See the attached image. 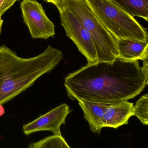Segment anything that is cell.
<instances>
[{"label":"cell","mask_w":148,"mask_h":148,"mask_svg":"<svg viewBox=\"0 0 148 148\" xmlns=\"http://www.w3.org/2000/svg\"><path fill=\"white\" fill-rule=\"evenodd\" d=\"M3 21L1 18H0V34L1 32V29H2V25H3Z\"/></svg>","instance_id":"cell-17"},{"label":"cell","mask_w":148,"mask_h":148,"mask_svg":"<svg viewBox=\"0 0 148 148\" xmlns=\"http://www.w3.org/2000/svg\"><path fill=\"white\" fill-rule=\"evenodd\" d=\"M133 103L128 101L111 104L105 112L102 119L103 128L117 129L128 124L133 115Z\"/></svg>","instance_id":"cell-8"},{"label":"cell","mask_w":148,"mask_h":148,"mask_svg":"<svg viewBox=\"0 0 148 148\" xmlns=\"http://www.w3.org/2000/svg\"><path fill=\"white\" fill-rule=\"evenodd\" d=\"M71 112L70 107L63 103L41 115L32 122L24 125L23 131L28 136L38 132H51L54 135H62L60 127L65 124L66 119Z\"/></svg>","instance_id":"cell-7"},{"label":"cell","mask_w":148,"mask_h":148,"mask_svg":"<svg viewBox=\"0 0 148 148\" xmlns=\"http://www.w3.org/2000/svg\"><path fill=\"white\" fill-rule=\"evenodd\" d=\"M56 6L70 11L90 34L98 62L112 63L117 58L116 39L103 26L85 0H60Z\"/></svg>","instance_id":"cell-3"},{"label":"cell","mask_w":148,"mask_h":148,"mask_svg":"<svg viewBox=\"0 0 148 148\" xmlns=\"http://www.w3.org/2000/svg\"><path fill=\"white\" fill-rule=\"evenodd\" d=\"M58 9L61 24L66 36L72 40L79 52L85 57L87 64L97 63V51L90 34L70 11L61 8Z\"/></svg>","instance_id":"cell-5"},{"label":"cell","mask_w":148,"mask_h":148,"mask_svg":"<svg viewBox=\"0 0 148 148\" xmlns=\"http://www.w3.org/2000/svg\"><path fill=\"white\" fill-rule=\"evenodd\" d=\"M63 53L47 46L38 56L19 57L5 45L0 47V104H4L51 72L63 59Z\"/></svg>","instance_id":"cell-2"},{"label":"cell","mask_w":148,"mask_h":148,"mask_svg":"<svg viewBox=\"0 0 148 148\" xmlns=\"http://www.w3.org/2000/svg\"><path fill=\"white\" fill-rule=\"evenodd\" d=\"M18 0H0V17L8 10Z\"/></svg>","instance_id":"cell-14"},{"label":"cell","mask_w":148,"mask_h":148,"mask_svg":"<svg viewBox=\"0 0 148 148\" xmlns=\"http://www.w3.org/2000/svg\"><path fill=\"white\" fill-rule=\"evenodd\" d=\"M104 27L116 39L148 42L147 29L112 0H85Z\"/></svg>","instance_id":"cell-4"},{"label":"cell","mask_w":148,"mask_h":148,"mask_svg":"<svg viewBox=\"0 0 148 148\" xmlns=\"http://www.w3.org/2000/svg\"><path fill=\"white\" fill-rule=\"evenodd\" d=\"M148 60L87 64L68 74L64 80L67 96L107 104L128 101L139 95L148 85Z\"/></svg>","instance_id":"cell-1"},{"label":"cell","mask_w":148,"mask_h":148,"mask_svg":"<svg viewBox=\"0 0 148 148\" xmlns=\"http://www.w3.org/2000/svg\"><path fill=\"white\" fill-rule=\"evenodd\" d=\"M20 7L24 22L33 38L47 39L55 35V26L40 3L35 0H22Z\"/></svg>","instance_id":"cell-6"},{"label":"cell","mask_w":148,"mask_h":148,"mask_svg":"<svg viewBox=\"0 0 148 148\" xmlns=\"http://www.w3.org/2000/svg\"><path fill=\"white\" fill-rule=\"evenodd\" d=\"M77 101L84 112V117L89 124L90 130L92 132L99 134L103 128V117L106 111L111 104L85 99H78Z\"/></svg>","instance_id":"cell-10"},{"label":"cell","mask_w":148,"mask_h":148,"mask_svg":"<svg viewBox=\"0 0 148 148\" xmlns=\"http://www.w3.org/2000/svg\"><path fill=\"white\" fill-rule=\"evenodd\" d=\"M29 148H65L70 147L62 135H54L37 142L32 143Z\"/></svg>","instance_id":"cell-12"},{"label":"cell","mask_w":148,"mask_h":148,"mask_svg":"<svg viewBox=\"0 0 148 148\" xmlns=\"http://www.w3.org/2000/svg\"><path fill=\"white\" fill-rule=\"evenodd\" d=\"M42 1H46V2H47V0H42Z\"/></svg>","instance_id":"cell-18"},{"label":"cell","mask_w":148,"mask_h":148,"mask_svg":"<svg viewBox=\"0 0 148 148\" xmlns=\"http://www.w3.org/2000/svg\"><path fill=\"white\" fill-rule=\"evenodd\" d=\"M0 18H1V17H0Z\"/></svg>","instance_id":"cell-19"},{"label":"cell","mask_w":148,"mask_h":148,"mask_svg":"<svg viewBox=\"0 0 148 148\" xmlns=\"http://www.w3.org/2000/svg\"><path fill=\"white\" fill-rule=\"evenodd\" d=\"M117 58L125 61L148 60V42L117 39Z\"/></svg>","instance_id":"cell-9"},{"label":"cell","mask_w":148,"mask_h":148,"mask_svg":"<svg viewBox=\"0 0 148 148\" xmlns=\"http://www.w3.org/2000/svg\"><path fill=\"white\" fill-rule=\"evenodd\" d=\"M60 0H47V2L48 3H52L55 6L58 5L59 2Z\"/></svg>","instance_id":"cell-16"},{"label":"cell","mask_w":148,"mask_h":148,"mask_svg":"<svg viewBox=\"0 0 148 148\" xmlns=\"http://www.w3.org/2000/svg\"><path fill=\"white\" fill-rule=\"evenodd\" d=\"M5 113V108L3 107L2 105L0 104V117L3 116Z\"/></svg>","instance_id":"cell-15"},{"label":"cell","mask_w":148,"mask_h":148,"mask_svg":"<svg viewBox=\"0 0 148 148\" xmlns=\"http://www.w3.org/2000/svg\"><path fill=\"white\" fill-rule=\"evenodd\" d=\"M133 116L137 117L143 125H148V95H143L133 105Z\"/></svg>","instance_id":"cell-13"},{"label":"cell","mask_w":148,"mask_h":148,"mask_svg":"<svg viewBox=\"0 0 148 148\" xmlns=\"http://www.w3.org/2000/svg\"><path fill=\"white\" fill-rule=\"evenodd\" d=\"M133 17L148 21V0H112Z\"/></svg>","instance_id":"cell-11"}]
</instances>
